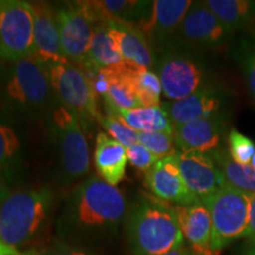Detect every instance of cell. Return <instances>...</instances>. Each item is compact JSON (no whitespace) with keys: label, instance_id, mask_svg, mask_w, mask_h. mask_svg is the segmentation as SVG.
<instances>
[{"label":"cell","instance_id":"obj_1","mask_svg":"<svg viewBox=\"0 0 255 255\" xmlns=\"http://www.w3.org/2000/svg\"><path fill=\"white\" fill-rule=\"evenodd\" d=\"M130 246L136 255H162L183 244L173 206L141 193L127 219Z\"/></svg>","mask_w":255,"mask_h":255},{"label":"cell","instance_id":"obj_2","mask_svg":"<svg viewBox=\"0 0 255 255\" xmlns=\"http://www.w3.org/2000/svg\"><path fill=\"white\" fill-rule=\"evenodd\" d=\"M0 84L6 108L21 114L41 113L55 95L45 66L33 57L12 63Z\"/></svg>","mask_w":255,"mask_h":255},{"label":"cell","instance_id":"obj_3","mask_svg":"<svg viewBox=\"0 0 255 255\" xmlns=\"http://www.w3.org/2000/svg\"><path fill=\"white\" fill-rule=\"evenodd\" d=\"M51 203L47 189L12 193L0 207V241L20 250L39 232Z\"/></svg>","mask_w":255,"mask_h":255},{"label":"cell","instance_id":"obj_4","mask_svg":"<svg viewBox=\"0 0 255 255\" xmlns=\"http://www.w3.org/2000/svg\"><path fill=\"white\" fill-rule=\"evenodd\" d=\"M72 218L82 227H110L117 225L127 212V201L119 188L101 177L91 176L76 190Z\"/></svg>","mask_w":255,"mask_h":255},{"label":"cell","instance_id":"obj_5","mask_svg":"<svg viewBox=\"0 0 255 255\" xmlns=\"http://www.w3.org/2000/svg\"><path fill=\"white\" fill-rule=\"evenodd\" d=\"M212 218L210 250L214 254L246 235L248 194L226 186L201 200Z\"/></svg>","mask_w":255,"mask_h":255},{"label":"cell","instance_id":"obj_6","mask_svg":"<svg viewBox=\"0 0 255 255\" xmlns=\"http://www.w3.org/2000/svg\"><path fill=\"white\" fill-rule=\"evenodd\" d=\"M44 66L51 87L63 105L77 114L79 120H100L97 90L87 72L71 62Z\"/></svg>","mask_w":255,"mask_h":255},{"label":"cell","instance_id":"obj_7","mask_svg":"<svg viewBox=\"0 0 255 255\" xmlns=\"http://www.w3.org/2000/svg\"><path fill=\"white\" fill-rule=\"evenodd\" d=\"M100 21L101 15L92 1L71 2L57 9L56 23L69 62L79 68L84 66L95 26Z\"/></svg>","mask_w":255,"mask_h":255},{"label":"cell","instance_id":"obj_8","mask_svg":"<svg viewBox=\"0 0 255 255\" xmlns=\"http://www.w3.org/2000/svg\"><path fill=\"white\" fill-rule=\"evenodd\" d=\"M33 11L31 2L0 0V57L15 63L32 56Z\"/></svg>","mask_w":255,"mask_h":255},{"label":"cell","instance_id":"obj_9","mask_svg":"<svg viewBox=\"0 0 255 255\" xmlns=\"http://www.w3.org/2000/svg\"><path fill=\"white\" fill-rule=\"evenodd\" d=\"M52 122L64 173L70 180L85 176L90 170V151L77 114L65 105H58L53 109Z\"/></svg>","mask_w":255,"mask_h":255},{"label":"cell","instance_id":"obj_10","mask_svg":"<svg viewBox=\"0 0 255 255\" xmlns=\"http://www.w3.org/2000/svg\"><path fill=\"white\" fill-rule=\"evenodd\" d=\"M157 75L162 91L170 102L182 100L207 87L206 73L201 64L178 51H167L161 56Z\"/></svg>","mask_w":255,"mask_h":255},{"label":"cell","instance_id":"obj_11","mask_svg":"<svg viewBox=\"0 0 255 255\" xmlns=\"http://www.w3.org/2000/svg\"><path fill=\"white\" fill-rule=\"evenodd\" d=\"M176 33L184 44L197 49H220L234 37V32L215 17L205 1L193 2Z\"/></svg>","mask_w":255,"mask_h":255},{"label":"cell","instance_id":"obj_12","mask_svg":"<svg viewBox=\"0 0 255 255\" xmlns=\"http://www.w3.org/2000/svg\"><path fill=\"white\" fill-rule=\"evenodd\" d=\"M144 184L150 190L151 195L167 203L189 206L201 201L184 182L176 152L158 159L154 167L145 173Z\"/></svg>","mask_w":255,"mask_h":255},{"label":"cell","instance_id":"obj_13","mask_svg":"<svg viewBox=\"0 0 255 255\" xmlns=\"http://www.w3.org/2000/svg\"><path fill=\"white\" fill-rule=\"evenodd\" d=\"M227 130L226 114L191 121L174 126V142L180 152L197 151L203 154L221 148V142Z\"/></svg>","mask_w":255,"mask_h":255},{"label":"cell","instance_id":"obj_14","mask_svg":"<svg viewBox=\"0 0 255 255\" xmlns=\"http://www.w3.org/2000/svg\"><path fill=\"white\" fill-rule=\"evenodd\" d=\"M33 11V49L32 56L43 65L69 62L60 41L56 12L43 1L31 2Z\"/></svg>","mask_w":255,"mask_h":255},{"label":"cell","instance_id":"obj_15","mask_svg":"<svg viewBox=\"0 0 255 255\" xmlns=\"http://www.w3.org/2000/svg\"><path fill=\"white\" fill-rule=\"evenodd\" d=\"M176 156L184 182L200 200L228 186L218 165L208 154L176 150Z\"/></svg>","mask_w":255,"mask_h":255},{"label":"cell","instance_id":"obj_16","mask_svg":"<svg viewBox=\"0 0 255 255\" xmlns=\"http://www.w3.org/2000/svg\"><path fill=\"white\" fill-rule=\"evenodd\" d=\"M191 5L190 0H155L149 17L137 26L146 38L167 41L176 33Z\"/></svg>","mask_w":255,"mask_h":255},{"label":"cell","instance_id":"obj_17","mask_svg":"<svg viewBox=\"0 0 255 255\" xmlns=\"http://www.w3.org/2000/svg\"><path fill=\"white\" fill-rule=\"evenodd\" d=\"M223 103V96L216 89L206 87L182 100L164 103L163 107L174 126H177L225 114L221 111Z\"/></svg>","mask_w":255,"mask_h":255},{"label":"cell","instance_id":"obj_18","mask_svg":"<svg viewBox=\"0 0 255 255\" xmlns=\"http://www.w3.org/2000/svg\"><path fill=\"white\" fill-rule=\"evenodd\" d=\"M103 21L108 25L115 38L123 63L133 68H151L154 64L151 49L149 46L148 38L138 26L131 23L110 19H104Z\"/></svg>","mask_w":255,"mask_h":255},{"label":"cell","instance_id":"obj_19","mask_svg":"<svg viewBox=\"0 0 255 255\" xmlns=\"http://www.w3.org/2000/svg\"><path fill=\"white\" fill-rule=\"evenodd\" d=\"M178 226L183 238L194 252L200 255H215L210 250L212 218L202 202L189 206H174Z\"/></svg>","mask_w":255,"mask_h":255},{"label":"cell","instance_id":"obj_20","mask_svg":"<svg viewBox=\"0 0 255 255\" xmlns=\"http://www.w3.org/2000/svg\"><path fill=\"white\" fill-rule=\"evenodd\" d=\"M94 161L102 180L116 187L126 175L127 148L107 133L100 132L96 137Z\"/></svg>","mask_w":255,"mask_h":255},{"label":"cell","instance_id":"obj_21","mask_svg":"<svg viewBox=\"0 0 255 255\" xmlns=\"http://www.w3.org/2000/svg\"><path fill=\"white\" fill-rule=\"evenodd\" d=\"M105 104L108 115L119 116L127 126L137 132H168L173 133L174 124L164 109L158 107H139L135 109H116L110 104Z\"/></svg>","mask_w":255,"mask_h":255},{"label":"cell","instance_id":"obj_22","mask_svg":"<svg viewBox=\"0 0 255 255\" xmlns=\"http://www.w3.org/2000/svg\"><path fill=\"white\" fill-rule=\"evenodd\" d=\"M121 63H123V59L117 49L115 38L108 25L101 20L95 26L88 47L84 68L92 73H98L102 69L119 65Z\"/></svg>","mask_w":255,"mask_h":255},{"label":"cell","instance_id":"obj_23","mask_svg":"<svg viewBox=\"0 0 255 255\" xmlns=\"http://www.w3.org/2000/svg\"><path fill=\"white\" fill-rule=\"evenodd\" d=\"M206 5L215 17L233 32H253L255 1L250 0H207Z\"/></svg>","mask_w":255,"mask_h":255},{"label":"cell","instance_id":"obj_24","mask_svg":"<svg viewBox=\"0 0 255 255\" xmlns=\"http://www.w3.org/2000/svg\"><path fill=\"white\" fill-rule=\"evenodd\" d=\"M221 171L229 187L246 194L255 193V170L251 164L244 165L235 162L225 148H219L208 154Z\"/></svg>","mask_w":255,"mask_h":255},{"label":"cell","instance_id":"obj_25","mask_svg":"<svg viewBox=\"0 0 255 255\" xmlns=\"http://www.w3.org/2000/svg\"><path fill=\"white\" fill-rule=\"evenodd\" d=\"M95 8L101 15V20L110 19L124 23L145 20L151 12L152 1H137V0H102L92 1Z\"/></svg>","mask_w":255,"mask_h":255},{"label":"cell","instance_id":"obj_26","mask_svg":"<svg viewBox=\"0 0 255 255\" xmlns=\"http://www.w3.org/2000/svg\"><path fill=\"white\" fill-rule=\"evenodd\" d=\"M231 52L255 103V31L246 32L235 40Z\"/></svg>","mask_w":255,"mask_h":255},{"label":"cell","instance_id":"obj_27","mask_svg":"<svg viewBox=\"0 0 255 255\" xmlns=\"http://www.w3.org/2000/svg\"><path fill=\"white\" fill-rule=\"evenodd\" d=\"M130 81L142 107L161 105L162 85L158 75L150 69L130 68Z\"/></svg>","mask_w":255,"mask_h":255},{"label":"cell","instance_id":"obj_28","mask_svg":"<svg viewBox=\"0 0 255 255\" xmlns=\"http://www.w3.org/2000/svg\"><path fill=\"white\" fill-rule=\"evenodd\" d=\"M20 149L17 133L0 120V171L8 180L14 177L20 167Z\"/></svg>","mask_w":255,"mask_h":255},{"label":"cell","instance_id":"obj_29","mask_svg":"<svg viewBox=\"0 0 255 255\" xmlns=\"http://www.w3.org/2000/svg\"><path fill=\"white\" fill-rule=\"evenodd\" d=\"M98 122L107 130L108 135L111 136V138L121 143L126 148H129L130 145L138 142V132L131 129L129 126H127L119 116H114V115L103 116V115H101Z\"/></svg>","mask_w":255,"mask_h":255},{"label":"cell","instance_id":"obj_30","mask_svg":"<svg viewBox=\"0 0 255 255\" xmlns=\"http://www.w3.org/2000/svg\"><path fill=\"white\" fill-rule=\"evenodd\" d=\"M228 152L235 162L248 165L255 154V143L248 136L233 129L228 133Z\"/></svg>","mask_w":255,"mask_h":255},{"label":"cell","instance_id":"obj_31","mask_svg":"<svg viewBox=\"0 0 255 255\" xmlns=\"http://www.w3.org/2000/svg\"><path fill=\"white\" fill-rule=\"evenodd\" d=\"M138 143L149 149L159 159L176 152L173 133L138 132Z\"/></svg>","mask_w":255,"mask_h":255},{"label":"cell","instance_id":"obj_32","mask_svg":"<svg viewBox=\"0 0 255 255\" xmlns=\"http://www.w3.org/2000/svg\"><path fill=\"white\" fill-rule=\"evenodd\" d=\"M127 157L131 167L144 171V173L150 170L159 159L157 156H155L149 149H146L144 145L138 142L127 148Z\"/></svg>","mask_w":255,"mask_h":255},{"label":"cell","instance_id":"obj_33","mask_svg":"<svg viewBox=\"0 0 255 255\" xmlns=\"http://www.w3.org/2000/svg\"><path fill=\"white\" fill-rule=\"evenodd\" d=\"M245 237L255 244V193L248 194V226Z\"/></svg>","mask_w":255,"mask_h":255},{"label":"cell","instance_id":"obj_34","mask_svg":"<svg viewBox=\"0 0 255 255\" xmlns=\"http://www.w3.org/2000/svg\"><path fill=\"white\" fill-rule=\"evenodd\" d=\"M40 255H92L88 252L77 250V248L68 247V246H57L52 247L50 250H46L44 253H40Z\"/></svg>","mask_w":255,"mask_h":255},{"label":"cell","instance_id":"obj_35","mask_svg":"<svg viewBox=\"0 0 255 255\" xmlns=\"http://www.w3.org/2000/svg\"><path fill=\"white\" fill-rule=\"evenodd\" d=\"M0 255H40V252L37 250H18L0 241Z\"/></svg>","mask_w":255,"mask_h":255},{"label":"cell","instance_id":"obj_36","mask_svg":"<svg viewBox=\"0 0 255 255\" xmlns=\"http://www.w3.org/2000/svg\"><path fill=\"white\" fill-rule=\"evenodd\" d=\"M11 189L8 186V178L5 176L4 173L0 171V207L5 202L6 199L11 195Z\"/></svg>","mask_w":255,"mask_h":255},{"label":"cell","instance_id":"obj_37","mask_svg":"<svg viewBox=\"0 0 255 255\" xmlns=\"http://www.w3.org/2000/svg\"><path fill=\"white\" fill-rule=\"evenodd\" d=\"M194 254H195V252L193 251V248L187 247L186 245L182 244L181 246L174 248L173 251L168 252V253L162 254V255H194Z\"/></svg>","mask_w":255,"mask_h":255},{"label":"cell","instance_id":"obj_38","mask_svg":"<svg viewBox=\"0 0 255 255\" xmlns=\"http://www.w3.org/2000/svg\"><path fill=\"white\" fill-rule=\"evenodd\" d=\"M4 62L5 60L0 57V81H1L2 77H4V73H5V68H4Z\"/></svg>","mask_w":255,"mask_h":255},{"label":"cell","instance_id":"obj_39","mask_svg":"<svg viewBox=\"0 0 255 255\" xmlns=\"http://www.w3.org/2000/svg\"><path fill=\"white\" fill-rule=\"evenodd\" d=\"M244 255H255V244L253 245V247H251Z\"/></svg>","mask_w":255,"mask_h":255},{"label":"cell","instance_id":"obj_40","mask_svg":"<svg viewBox=\"0 0 255 255\" xmlns=\"http://www.w3.org/2000/svg\"><path fill=\"white\" fill-rule=\"evenodd\" d=\"M251 167L254 169L255 170V154H254V156H253V158H252V161H251Z\"/></svg>","mask_w":255,"mask_h":255},{"label":"cell","instance_id":"obj_41","mask_svg":"<svg viewBox=\"0 0 255 255\" xmlns=\"http://www.w3.org/2000/svg\"><path fill=\"white\" fill-rule=\"evenodd\" d=\"M194 255H200V254H197V253H196V252H195V254H194Z\"/></svg>","mask_w":255,"mask_h":255}]
</instances>
